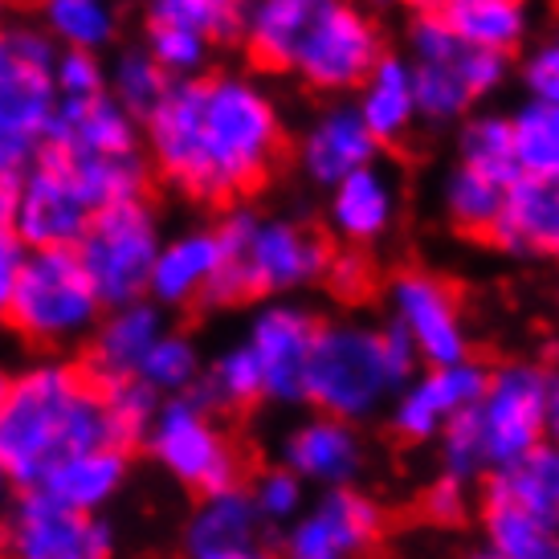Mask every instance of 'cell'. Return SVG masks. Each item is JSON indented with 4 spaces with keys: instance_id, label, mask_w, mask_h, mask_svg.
I'll use <instances>...</instances> for the list:
<instances>
[{
    "instance_id": "1",
    "label": "cell",
    "mask_w": 559,
    "mask_h": 559,
    "mask_svg": "<svg viewBox=\"0 0 559 559\" xmlns=\"http://www.w3.org/2000/svg\"><path fill=\"white\" fill-rule=\"evenodd\" d=\"M140 131L159 176L209 204L253 192L282 152L274 98L241 74L171 79Z\"/></svg>"
},
{
    "instance_id": "2",
    "label": "cell",
    "mask_w": 559,
    "mask_h": 559,
    "mask_svg": "<svg viewBox=\"0 0 559 559\" xmlns=\"http://www.w3.org/2000/svg\"><path fill=\"white\" fill-rule=\"evenodd\" d=\"M110 445L103 384L82 364L46 359L9 376L0 401V466L13 490L41 486L66 453Z\"/></svg>"
},
{
    "instance_id": "3",
    "label": "cell",
    "mask_w": 559,
    "mask_h": 559,
    "mask_svg": "<svg viewBox=\"0 0 559 559\" xmlns=\"http://www.w3.org/2000/svg\"><path fill=\"white\" fill-rule=\"evenodd\" d=\"M103 298L74 246L25 249L16 282L4 302V323L37 347H62L103 319Z\"/></svg>"
},
{
    "instance_id": "4",
    "label": "cell",
    "mask_w": 559,
    "mask_h": 559,
    "mask_svg": "<svg viewBox=\"0 0 559 559\" xmlns=\"http://www.w3.org/2000/svg\"><path fill=\"white\" fill-rule=\"evenodd\" d=\"M392 396L380 326L364 323H319L302 376V404L343 420H368Z\"/></svg>"
},
{
    "instance_id": "5",
    "label": "cell",
    "mask_w": 559,
    "mask_h": 559,
    "mask_svg": "<svg viewBox=\"0 0 559 559\" xmlns=\"http://www.w3.org/2000/svg\"><path fill=\"white\" fill-rule=\"evenodd\" d=\"M159 225L147 197L94 209L79 237V258L91 274L103 307L147 298V274L159 253Z\"/></svg>"
},
{
    "instance_id": "6",
    "label": "cell",
    "mask_w": 559,
    "mask_h": 559,
    "mask_svg": "<svg viewBox=\"0 0 559 559\" xmlns=\"http://www.w3.org/2000/svg\"><path fill=\"white\" fill-rule=\"evenodd\" d=\"M143 450L197 495L241 486V457L213 425V413L201 408L188 392L159 401L147 437H143Z\"/></svg>"
},
{
    "instance_id": "7",
    "label": "cell",
    "mask_w": 559,
    "mask_h": 559,
    "mask_svg": "<svg viewBox=\"0 0 559 559\" xmlns=\"http://www.w3.org/2000/svg\"><path fill=\"white\" fill-rule=\"evenodd\" d=\"M380 53H384V37L376 16L356 0H331L311 33L302 37L290 74H298L314 91H356Z\"/></svg>"
},
{
    "instance_id": "8",
    "label": "cell",
    "mask_w": 559,
    "mask_h": 559,
    "mask_svg": "<svg viewBox=\"0 0 559 559\" xmlns=\"http://www.w3.org/2000/svg\"><path fill=\"white\" fill-rule=\"evenodd\" d=\"M9 544L21 559H103L115 551V531L103 514H86L66 507L46 486L16 490L13 511L4 514Z\"/></svg>"
},
{
    "instance_id": "9",
    "label": "cell",
    "mask_w": 559,
    "mask_h": 559,
    "mask_svg": "<svg viewBox=\"0 0 559 559\" xmlns=\"http://www.w3.org/2000/svg\"><path fill=\"white\" fill-rule=\"evenodd\" d=\"M544 404H547L544 364H523V359H519V364L490 368L486 389H481L478 404H474L490 469L502 466V462L523 457L531 445L544 441L547 437Z\"/></svg>"
},
{
    "instance_id": "10",
    "label": "cell",
    "mask_w": 559,
    "mask_h": 559,
    "mask_svg": "<svg viewBox=\"0 0 559 559\" xmlns=\"http://www.w3.org/2000/svg\"><path fill=\"white\" fill-rule=\"evenodd\" d=\"M384 535V507L352 486H323V498L307 514H295L286 531V556L347 559L364 556Z\"/></svg>"
},
{
    "instance_id": "11",
    "label": "cell",
    "mask_w": 559,
    "mask_h": 559,
    "mask_svg": "<svg viewBox=\"0 0 559 559\" xmlns=\"http://www.w3.org/2000/svg\"><path fill=\"white\" fill-rule=\"evenodd\" d=\"M326 258H331V246L323 234L286 217L258 221V229L246 246V258H241L249 298L295 295V290L323 278Z\"/></svg>"
},
{
    "instance_id": "12",
    "label": "cell",
    "mask_w": 559,
    "mask_h": 559,
    "mask_svg": "<svg viewBox=\"0 0 559 559\" xmlns=\"http://www.w3.org/2000/svg\"><path fill=\"white\" fill-rule=\"evenodd\" d=\"M389 307L392 319L417 343L420 364H453L469 356L462 307L445 278L429 270H401L389 282Z\"/></svg>"
},
{
    "instance_id": "13",
    "label": "cell",
    "mask_w": 559,
    "mask_h": 559,
    "mask_svg": "<svg viewBox=\"0 0 559 559\" xmlns=\"http://www.w3.org/2000/svg\"><path fill=\"white\" fill-rule=\"evenodd\" d=\"M490 368L478 359H453V364H425V372H417L392 404V433L420 445V441H437L441 425L457 417L462 408L478 404L481 389H486Z\"/></svg>"
},
{
    "instance_id": "14",
    "label": "cell",
    "mask_w": 559,
    "mask_h": 559,
    "mask_svg": "<svg viewBox=\"0 0 559 559\" xmlns=\"http://www.w3.org/2000/svg\"><path fill=\"white\" fill-rule=\"evenodd\" d=\"M314 314L295 302H265L249 323V347L262 364L265 401L302 404V376L314 340Z\"/></svg>"
},
{
    "instance_id": "15",
    "label": "cell",
    "mask_w": 559,
    "mask_h": 559,
    "mask_svg": "<svg viewBox=\"0 0 559 559\" xmlns=\"http://www.w3.org/2000/svg\"><path fill=\"white\" fill-rule=\"evenodd\" d=\"M91 204L79 188L66 180L58 168L33 159L29 171L16 185L13 229L25 241V249L37 246H79L82 229L91 221Z\"/></svg>"
},
{
    "instance_id": "16",
    "label": "cell",
    "mask_w": 559,
    "mask_h": 559,
    "mask_svg": "<svg viewBox=\"0 0 559 559\" xmlns=\"http://www.w3.org/2000/svg\"><path fill=\"white\" fill-rule=\"evenodd\" d=\"M486 241L511 258H559V176H519L502 188Z\"/></svg>"
},
{
    "instance_id": "17",
    "label": "cell",
    "mask_w": 559,
    "mask_h": 559,
    "mask_svg": "<svg viewBox=\"0 0 559 559\" xmlns=\"http://www.w3.org/2000/svg\"><path fill=\"white\" fill-rule=\"evenodd\" d=\"M164 314L159 302L152 298H135L123 307H107L103 319L91 326V343H86V356L82 368L91 372V380L98 384H115L127 376L140 372V359L147 356V347L164 335Z\"/></svg>"
},
{
    "instance_id": "18",
    "label": "cell",
    "mask_w": 559,
    "mask_h": 559,
    "mask_svg": "<svg viewBox=\"0 0 559 559\" xmlns=\"http://www.w3.org/2000/svg\"><path fill=\"white\" fill-rule=\"evenodd\" d=\"M37 159L62 171L66 180L86 197L91 209L147 197V180H152V168H147L143 152L110 156V152H91V147H74V143L62 140H41Z\"/></svg>"
},
{
    "instance_id": "19",
    "label": "cell",
    "mask_w": 559,
    "mask_h": 559,
    "mask_svg": "<svg viewBox=\"0 0 559 559\" xmlns=\"http://www.w3.org/2000/svg\"><path fill=\"white\" fill-rule=\"evenodd\" d=\"M262 514L253 507L249 490L229 486L201 495L185 527V551L192 559H253L262 556Z\"/></svg>"
},
{
    "instance_id": "20",
    "label": "cell",
    "mask_w": 559,
    "mask_h": 559,
    "mask_svg": "<svg viewBox=\"0 0 559 559\" xmlns=\"http://www.w3.org/2000/svg\"><path fill=\"white\" fill-rule=\"evenodd\" d=\"M282 466L295 469L302 481L314 486H352L364 469V445H359L356 420L319 417L302 420L295 433L282 441Z\"/></svg>"
},
{
    "instance_id": "21",
    "label": "cell",
    "mask_w": 559,
    "mask_h": 559,
    "mask_svg": "<svg viewBox=\"0 0 559 559\" xmlns=\"http://www.w3.org/2000/svg\"><path fill=\"white\" fill-rule=\"evenodd\" d=\"M380 143L368 131L364 115L356 110V103H340L326 107L298 143V164L307 171V180L319 188L340 185L347 171L372 164Z\"/></svg>"
},
{
    "instance_id": "22",
    "label": "cell",
    "mask_w": 559,
    "mask_h": 559,
    "mask_svg": "<svg viewBox=\"0 0 559 559\" xmlns=\"http://www.w3.org/2000/svg\"><path fill=\"white\" fill-rule=\"evenodd\" d=\"M481 502H511L544 527L559 531V441L544 437L523 457L481 474Z\"/></svg>"
},
{
    "instance_id": "23",
    "label": "cell",
    "mask_w": 559,
    "mask_h": 559,
    "mask_svg": "<svg viewBox=\"0 0 559 559\" xmlns=\"http://www.w3.org/2000/svg\"><path fill=\"white\" fill-rule=\"evenodd\" d=\"M326 217H331V229L347 246L380 241L396 221V180H392V171L376 168V159L347 171L340 185H331Z\"/></svg>"
},
{
    "instance_id": "24",
    "label": "cell",
    "mask_w": 559,
    "mask_h": 559,
    "mask_svg": "<svg viewBox=\"0 0 559 559\" xmlns=\"http://www.w3.org/2000/svg\"><path fill=\"white\" fill-rule=\"evenodd\" d=\"M326 4L331 0H249L241 41L253 66L270 74H290L302 37L311 33Z\"/></svg>"
},
{
    "instance_id": "25",
    "label": "cell",
    "mask_w": 559,
    "mask_h": 559,
    "mask_svg": "<svg viewBox=\"0 0 559 559\" xmlns=\"http://www.w3.org/2000/svg\"><path fill=\"white\" fill-rule=\"evenodd\" d=\"M41 140H62V143H74V147L123 156V152H140L143 131H140V119H131L119 107V98L110 91H103V94H91V98H58L53 119H49Z\"/></svg>"
},
{
    "instance_id": "26",
    "label": "cell",
    "mask_w": 559,
    "mask_h": 559,
    "mask_svg": "<svg viewBox=\"0 0 559 559\" xmlns=\"http://www.w3.org/2000/svg\"><path fill=\"white\" fill-rule=\"evenodd\" d=\"M356 110L380 147H396L417 127V98H413V66L401 53H380L368 79L356 86Z\"/></svg>"
},
{
    "instance_id": "27",
    "label": "cell",
    "mask_w": 559,
    "mask_h": 559,
    "mask_svg": "<svg viewBox=\"0 0 559 559\" xmlns=\"http://www.w3.org/2000/svg\"><path fill=\"white\" fill-rule=\"evenodd\" d=\"M127 462L131 453L119 445H91V450L66 453L58 466L46 474V486L53 498H62L66 507L86 514H98L110 498L123 490L127 481Z\"/></svg>"
},
{
    "instance_id": "28",
    "label": "cell",
    "mask_w": 559,
    "mask_h": 559,
    "mask_svg": "<svg viewBox=\"0 0 559 559\" xmlns=\"http://www.w3.org/2000/svg\"><path fill=\"white\" fill-rule=\"evenodd\" d=\"M221 265V246L213 229H197L159 246L152 274H147V298L159 307H188L197 302L209 278Z\"/></svg>"
},
{
    "instance_id": "29",
    "label": "cell",
    "mask_w": 559,
    "mask_h": 559,
    "mask_svg": "<svg viewBox=\"0 0 559 559\" xmlns=\"http://www.w3.org/2000/svg\"><path fill=\"white\" fill-rule=\"evenodd\" d=\"M441 13L478 49L514 53L527 37V4L523 0H445Z\"/></svg>"
},
{
    "instance_id": "30",
    "label": "cell",
    "mask_w": 559,
    "mask_h": 559,
    "mask_svg": "<svg viewBox=\"0 0 559 559\" xmlns=\"http://www.w3.org/2000/svg\"><path fill=\"white\" fill-rule=\"evenodd\" d=\"M462 53L453 62H408L413 66V98H417L420 123H457V119H466L469 110L481 103L478 91L469 86L466 70H462Z\"/></svg>"
},
{
    "instance_id": "31",
    "label": "cell",
    "mask_w": 559,
    "mask_h": 559,
    "mask_svg": "<svg viewBox=\"0 0 559 559\" xmlns=\"http://www.w3.org/2000/svg\"><path fill=\"white\" fill-rule=\"evenodd\" d=\"M188 396L209 408V413H229V408H249V404L265 401L262 392V364L253 356L249 343H237L225 356L192 380Z\"/></svg>"
},
{
    "instance_id": "32",
    "label": "cell",
    "mask_w": 559,
    "mask_h": 559,
    "mask_svg": "<svg viewBox=\"0 0 559 559\" xmlns=\"http://www.w3.org/2000/svg\"><path fill=\"white\" fill-rule=\"evenodd\" d=\"M486 556L495 559H559V531L519 511L511 502H481Z\"/></svg>"
},
{
    "instance_id": "33",
    "label": "cell",
    "mask_w": 559,
    "mask_h": 559,
    "mask_svg": "<svg viewBox=\"0 0 559 559\" xmlns=\"http://www.w3.org/2000/svg\"><path fill=\"white\" fill-rule=\"evenodd\" d=\"M457 156L466 168L502 188L523 176L519 159H514L511 115H466V123L457 131Z\"/></svg>"
},
{
    "instance_id": "34",
    "label": "cell",
    "mask_w": 559,
    "mask_h": 559,
    "mask_svg": "<svg viewBox=\"0 0 559 559\" xmlns=\"http://www.w3.org/2000/svg\"><path fill=\"white\" fill-rule=\"evenodd\" d=\"M41 21L58 46L107 49L115 41L119 16L110 0H41Z\"/></svg>"
},
{
    "instance_id": "35",
    "label": "cell",
    "mask_w": 559,
    "mask_h": 559,
    "mask_svg": "<svg viewBox=\"0 0 559 559\" xmlns=\"http://www.w3.org/2000/svg\"><path fill=\"white\" fill-rule=\"evenodd\" d=\"M441 204H445V217H450V225L457 234L486 237L498 217V204H502V185L478 176L466 164H457L441 180Z\"/></svg>"
},
{
    "instance_id": "36",
    "label": "cell",
    "mask_w": 559,
    "mask_h": 559,
    "mask_svg": "<svg viewBox=\"0 0 559 559\" xmlns=\"http://www.w3.org/2000/svg\"><path fill=\"white\" fill-rule=\"evenodd\" d=\"M514 159L523 176H559V107L527 98L511 115Z\"/></svg>"
},
{
    "instance_id": "37",
    "label": "cell",
    "mask_w": 559,
    "mask_h": 559,
    "mask_svg": "<svg viewBox=\"0 0 559 559\" xmlns=\"http://www.w3.org/2000/svg\"><path fill=\"white\" fill-rule=\"evenodd\" d=\"M249 0H147V21H168L204 33L213 46L241 41Z\"/></svg>"
},
{
    "instance_id": "38",
    "label": "cell",
    "mask_w": 559,
    "mask_h": 559,
    "mask_svg": "<svg viewBox=\"0 0 559 559\" xmlns=\"http://www.w3.org/2000/svg\"><path fill=\"white\" fill-rule=\"evenodd\" d=\"M159 396L147 380L140 376H127V380H115V384H103V404H107V433L110 445L119 450H140L143 437H147V425L156 417Z\"/></svg>"
},
{
    "instance_id": "39",
    "label": "cell",
    "mask_w": 559,
    "mask_h": 559,
    "mask_svg": "<svg viewBox=\"0 0 559 559\" xmlns=\"http://www.w3.org/2000/svg\"><path fill=\"white\" fill-rule=\"evenodd\" d=\"M168 82H171V74L147 53V46H143V49H127V53H119L115 70L107 74V91L119 98V107H123L131 119H140L143 123V119L152 115V107L164 98Z\"/></svg>"
},
{
    "instance_id": "40",
    "label": "cell",
    "mask_w": 559,
    "mask_h": 559,
    "mask_svg": "<svg viewBox=\"0 0 559 559\" xmlns=\"http://www.w3.org/2000/svg\"><path fill=\"white\" fill-rule=\"evenodd\" d=\"M135 376L147 380L159 396H176V392L192 389V380L201 376V356H197L192 340L164 331V335L147 347V356L140 359V372Z\"/></svg>"
},
{
    "instance_id": "41",
    "label": "cell",
    "mask_w": 559,
    "mask_h": 559,
    "mask_svg": "<svg viewBox=\"0 0 559 559\" xmlns=\"http://www.w3.org/2000/svg\"><path fill=\"white\" fill-rule=\"evenodd\" d=\"M437 450H441V469L450 474V478H462V481H481V474L490 469V457H486V441H481V425H478V413H474V404L462 408L457 417H450L441 425V433H437Z\"/></svg>"
},
{
    "instance_id": "42",
    "label": "cell",
    "mask_w": 559,
    "mask_h": 559,
    "mask_svg": "<svg viewBox=\"0 0 559 559\" xmlns=\"http://www.w3.org/2000/svg\"><path fill=\"white\" fill-rule=\"evenodd\" d=\"M147 53L156 58L171 79H192L204 74L213 58V41L188 25H168V21H147Z\"/></svg>"
},
{
    "instance_id": "43",
    "label": "cell",
    "mask_w": 559,
    "mask_h": 559,
    "mask_svg": "<svg viewBox=\"0 0 559 559\" xmlns=\"http://www.w3.org/2000/svg\"><path fill=\"white\" fill-rule=\"evenodd\" d=\"M469 41L453 29L441 9H417L408 21V62H453Z\"/></svg>"
},
{
    "instance_id": "44",
    "label": "cell",
    "mask_w": 559,
    "mask_h": 559,
    "mask_svg": "<svg viewBox=\"0 0 559 559\" xmlns=\"http://www.w3.org/2000/svg\"><path fill=\"white\" fill-rule=\"evenodd\" d=\"M249 498H253V507H258V514H262L265 527L295 523V514H302V478H298L295 469H286V466L265 469V474H258V481H253Z\"/></svg>"
},
{
    "instance_id": "45",
    "label": "cell",
    "mask_w": 559,
    "mask_h": 559,
    "mask_svg": "<svg viewBox=\"0 0 559 559\" xmlns=\"http://www.w3.org/2000/svg\"><path fill=\"white\" fill-rule=\"evenodd\" d=\"M53 86H58V98H91L107 91V70L94 49L62 46L53 58Z\"/></svg>"
},
{
    "instance_id": "46",
    "label": "cell",
    "mask_w": 559,
    "mask_h": 559,
    "mask_svg": "<svg viewBox=\"0 0 559 559\" xmlns=\"http://www.w3.org/2000/svg\"><path fill=\"white\" fill-rule=\"evenodd\" d=\"M319 282H326V290L340 298V302H364V298L372 295L376 270L356 246H347V249H335L326 258V270Z\"/></svg>"
},
{
    "instance_id": "47",
    "label": "cell",
    "mask_w": 559,
    "mask_h": 559,
    "mask_svg": "<svg viewBox=\"0 0 559 559\" xmlns=\"http://www.w3.org/2000/svg\"><path fill=\"white\" fill-rule=\"evenodd\" d=\"M380 356H384V372H389L392 392H401L420 368L417 343H413V335L396 319H389V323L380 326Z\"/></svg>"
},
{
    "instance_id": "48",
    "label": "cell",
    "mask_w": 559,
    "mask_h": 559,
    "mask_svg": "<svg viewBox=\"0 0 559 559\" xmlns=\"http://www.w3.org/2000/svg\"><path fill=\"white\" fill-rule=\"evenodd\" d=\"M420 507H425V519H429V523H441V527L462 523L469 511V481L441 474V478L425 490V502H420Z\"/></svg>"
},
{
    "instance_id": "49",
    "label": "cell",
    "mask_w": 559,
    "mask_h": 559,
    "mask_svg": "<svg viewBox=\"0 0 559 559\" xmlns=\"http://www.w3.org/2000/svg\"><path fill=\"white\" fill-rule=\"evenodd\" d=\"M37 147H41V135L0 119V185H16L37 159Z\"/></svg>"
},
{
    "instance_id": "50",
    "label": "cell",
    "mask_w": 559,
    "mask_h": 559,
    "mask_svg": "<svg viewBox=\"0 0 559 559\" xmlns=\"http://www.w3.org/2000/svg\"><path fill=\"white\" fill-rule=\"evenodd\" d=\"M523 86L531 98L539 103H556L559 107V41H547L523 62Z\"/></svg>"
},
{
    "instance_id": "51",
    "label": "cell",
    "mask_w": 559,
    "mask_h": 559,
    "mask_svg": "<svg viewBox=\"0 0 559 559\" xmlns=\"http://www.w3.org/2000/svg\"><path fill=\"white\" fill-rule=\"evenodd\" d=\"M258 213L253 209H229L225 217L217 221V246H221V262H241L246 258V246L249 237H253V229H258Z\"/></svg>"
},
{
    "instance_id": "52",
    "label": "cell",
    "mask_w": 559,
    "mask_h": 559,
    "mask_svg": "<svg viewBox=\"0 0 559 559\" xmlns=\"http://www.w3.org/2000/svg\"><path fill=\"white\" fill-rule=\"evenodd\" d=\"M33 70H41V66L25 62L13 49V41H9V29H0V94H9L16 82L25 79V74H33ZM49 74H53V70H49Z\"/></svg>"
},
{
    "instance_id": "53",
    "label": "cell",
    "mask_w": 559,
    "mask_h": 559,
    "mask_svg": "<svg viewBox=\"0 0 559 559\" xmlns=\"http://www.w3.org/2000/svg\"><path fill=\"white\" fill-rule=\"evenodd\" d=\"M544 420H547V437L559 441V372L547 368V404H544Z\"/></svg>"
},
{
    "instance_id": "54",
    "label": "cell",
    "mask_w": 559,
    "mask_h": 559,
    "mask_svg": "<svg viewBox=\"0 0 559 559\" xmlns=\"http://www.w3.org/2000/svg\"><path fill=\"white\" fill-rule=\"evenodd\" d=\"M9 495H13V478H9V474H4V466H0V502H4Z\"/></svg>"
},
{
    "instance_id": "55",
    "label": "cell",
    "mask_w": 559,
    "mask_h": 559,
    "mask_svg": "<svg viewBox=\"0 0 559 559\" xmlns=\"http://www.w3.org/2000/svg\"><path fill=\"white\" fill-rule=\"evenodd\" d=\"M408 4H413V9H441L445 0H408Z\"/></svg>"
},
{
    "instance_id": "56",
    "label": "cell",
    "mask_w": 559,
    "mask_h": 559,
    "mask_svg": "<svg viewBox=\"0 0 559 559\" xmlns=\"http://www.w3.org/2000/svg\"><path fill=\"white\" fill-rule=\"evenodd\" d=\"M4 544H9V527H4V514H0V551H4Z\"/></svg>"
},
{
    "instance_id": "57",
    "label": "cell",
    "mask_w": 559,
    "mask_h": 559,
    "mask_svg": "<svg viewBox=\"0 0 559 559\" xmlns=\"http://www.w3.org/2000/svg\"><path fill=\"white\" fill-rule=\"evenodd\" d=\"M4 392H9V376L0 372V401H4Z\"/></svg>"
},
{
    "instance_id": "58",
    "label": "cell",
    "mask_w": 559,
    "mask_h": 559,
    "mask_svg": "<svg viewBox=\"0 0 559 559\" xmlns=\"http://www.w3.org/2000/svg\"><path fill=\"white\" fill-rule=\"evenodd\" d=\"M4 4H9V0H0V16H4Z\"/></svg>"
},
{
    "instance_id": "59",
    "label": "cell",
    "mask_w": 559,
    "mask_h": 559,
    "mask_svg": "<svg viewBox=\"0 0 559 559\" xmlns=\"http://www.w3.org/2000/svg\"><path fill=\"white\" fill-rule=\"evenodd\" d=\"M376 4H389V0H376Z\"/></svg>"
},
{
    "instance_id": "60",
    "label": "cell",
    "mask_w": 559,
    "mask_h": 559,
    "mask_svg": "<svg viewBox=\"0 0 559 559\" xmlns=\"http://www.w3.org/2000/svg\"><path fill=\"white\" fill-rule=\"evenodd\" d=\"M0 323H4V319H0Z\"/></svg>"
}]
</instances>
